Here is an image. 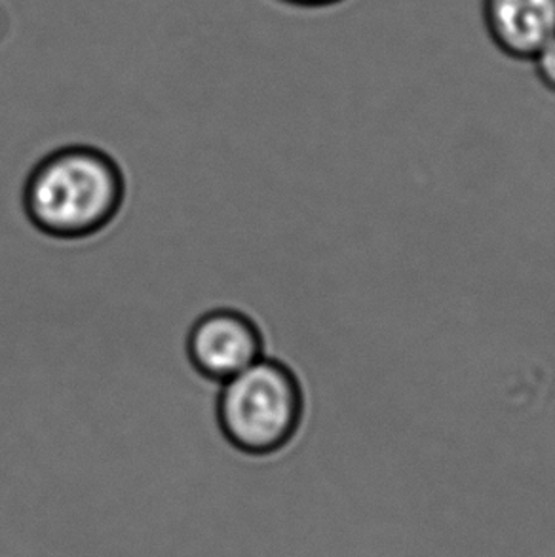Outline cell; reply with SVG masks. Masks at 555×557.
<instances>
[{
	"mask_svg": "<svg viewBox=\"0 0 555 557\" xmlns=\"http://www.w3.org/2000/svg\"><path fill=\"white\" fill-rule=\"evenodd\" d=\"M218 411L221 429L234 447L254 455L280 451L299 429V381L284 363L261 358L221 384Z\"/></svg>",
	"mask_w": 555,
	"mask_h": 557,
	"instance_id": "cell-2",
	"label": "cell"
},
{
	"mask_svg": "<svg viewBox=\"0 0 555 557\" xmlns=\"http://www.w3.org/2000/svg\"><path fill=\"white\" fill-rule=\"evenodd\" d=\"M529 63L533 65L534 76L539 78V83L555 96V37L550 38Z\"/></svg>",
	"mask_w": 555,
	"mask_h": 557,
	"instance_id": "cell-5",
	"label": "cell"
},
{
	"mask_svg": "<svg viewBox=\"0 0 555 557\" xmlns=\"http://www.w3.org/2000/svg\"><path fill=\"white\" fill-rule=\"evenodd\" d=\"M124 196L121 170L106 152L73 145L52 152L25 185V210L50 236L83 238L107 225Z\"/></svg>",
	"mask_w": 555,
	"mask_h": 557,
	"instance_id": "cell-1",
	"label": "cell"
},
{
	"mask_svg": "<svg viewBox=\"0 0 555 557\" xmlns=\"http://www.w3.org/2000/svg\"><path fill=\"white\" fill-rule=\"evenodd\" d=\"M188 356L202 375L225 383L263 358V339L240 312L213 310L193 325Z\"/></svg>",
	"mask_w": 555,
	"mask_h": 557,
	"instance_id": "cell-3",
	"label": "cell"
},
{
	"mask_svg": "<svg viewBox=\"0 0 555 557\" xmlns=\"http://www.w3.org/2000/svg\"><path fill=\"white\" fill-rule=\"evenodd\" d=\"M284 4L297 8H310V10H322V8L337 7L346 0H280Z\"/></svg>",
	"mask_w": 555,
	"mask_h": 557,
	"instance_id": "cell-6",
	"label": "cell"
},
{
	"mask_svg": "<svg viewBox=\"0 0 555 557\" xmlns=\"http://www.w3.org/2000/svg\"><path fill=\"white\" fill-rule=\"evenodd\" d=\"M481 20L498 52L531 61L555 37V0H481Z\"/></svg>",
	"mask_w": 555,
	"mask_h": 557,
	"instance_id": "cell-4",
	"label": "cell"
}]
</instances>
